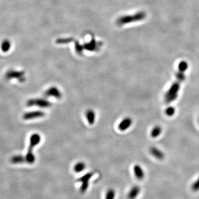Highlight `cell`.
Listing matches in <instances>:
<instances>
[{"mask_svg":"<svg viewBox=\"0 0 199 199\" xmlns=\"http://www.w3.org/2000/svg\"><path fill=\"white\" fill-rule=\"evenodd\" d=\"M94 174L92 172H89L86 174H84L82 177H80L77 180L78 182L81 183V186L80 188V193H85L88 190L89 186V181Z\"/></svg>","mask_w":199,"mask_h":199,"instance_id":"obj_5","label":"cell"},{"mask_svg":"<svg viewBox=\"0 0 199 199\" xmlns=\"http://www.w3.org/2000/svg\"><path fill=\"white\" fill-rule=\"evenodd\" d=\"M132 119L130 117H125L118 125V129L120 131H125L128 130L132 124Z\"/></svg>","mask_w":199,"mask_h":199,"instance_id":"obj_9","label":"cell"},{"mask_svg":"<svg viewBox=\"0 0 199 199\" xmlns=\"http://www.w3.org/2000/svg\"><path fill=\"white\" fill-rule=\"evenodd\" d=\"M6 78L7 80L17 79L20 83H24L25 81V72L23 71L9 70L6 74Z\"/></svg>","mask_w":199,"mask_h":199,"instance_id":"obj_6","label":"cell"},{"mask_svg":"<svg viewBox=\"0 0 199 199\" xmlns=\"http://www.w3.org/2000/svg\"><path fill=\"white\" fill-rule=\"evenodd\" d=\"M134 173L135 178L138 180L143 179L144 178V172L142 168L138 164H136L133 167Z\"/></svg>","mask_w":199,"mask_h":199,"instance_id":"obj_12","label":"cell"},{"mask_svg":"<svg viewBox=\"0 0 199 199\" xmlns=\"http://www.w3.org/2000/svg\"><path fill=\"white\" fill-rule=\"evenodd\" d=\"M191 189L195 192L199 190V177L198 178V179L193 182V184L192 185Z\"/></svg>","mask_w":199,"mask_h":199,"instance_id":"obj_22","label":"cell"},{"mask_svg":"<svg viewBox=\"0 0 199 199\" xmlns=\"http://www.w3.org/2000/svg\"><path fill=\"white\" fill-rule=\"evenodd\" d=\"M139 193H140V188L137 185H135L131 189L129 193H128L127 199H135L138 196Z\"/></svg>","mask_w":199,"mask_h":199,"instance_id":"obj_11","label":"cell"},{"mask_svg":"<svg viewBox=\"0 0 199 199\" xmlns=\"http://www.w3.org/2000/svg\"><path fill=\"white\" fill-rule=\"evenodd\" d=\"M180 88L179 81H177L173 83L168 90L166 92L164 95V101L167 104L171 103L177 99L178 93Z\"/></svg>","mask_w":199,"mask_h":199,"instance_id":"obj_3","label":"cell"},{"mask_svg":"<svg viewBox=\"0 0 199 199\" xmlns=\"http://www.w3.org/2000/svg\"><path fill=\"white\" fill-rule=\"evenodd\" d=\"M149 152L155 158H157L158 160H163L165 157L164 153L160 149L155 146H152L149 149Z\"/></svg>","mask_w":199,"mask_h":199,"instance_id":"obj_10","label":"cell"},{"mask_svg":"<svg viewBox=\"0 0 199 199\" xmlns=\"http://www.w3.org/2000/svg\"><path fill=\"white\" fill-rule=\"evenodd\" d=\"M85 168V163H84L83 162H79L75 164L74 167H73V170L75 173H80V172L83 171V170H84Z\"/></svg>","mask_w":199,"mask_h":199,"instance_id":"obj_16","label":"cell"},{"mask_svg":"<svg viewBox=\"0 0 199 199\" xmlns=\"http://www.w3.org/2000/svg\"><path fill=\"white\" fill-rule=\"evenodd\" d=\"M86 118L87 121L90 125H93L95 123V119H96V115L92 110H88L86 112Z\"/></svg>","mask_w":199,"mask_h":199,"instance_id":"obj_13","label":"cell"},{"mask_svg":"<svg viewBox=\"0 0 199 199\" xmlns=\"http://www.w3.org/2000/svg\"><path fill=\"white\" fill-rule=\"evenodd\" d=\"M146 14L143 11H139L132 15H125L119 17L116 21L117 25L119 26L127 25L132 22L143 21L146 18Z\"/></svg>","mask_w":199,"mask_h":199,"instance_id":"obj_2","label":"cell"},{"mask_svg":"<svg viewBox=\"0 0 199 199\" xmlns=\"http://www.w3.org/2000/svg\"><path fill=\"white\" fill-rule=\"evenodd\" d=\"M165 113L166 115V116L169 117L174 116V114L175 113V109L173 106H169L166 108Z\"/></svg>","mask_w":199,"mask_h":199,"instance_id":"obj_21","label":"cell"},{"mask_svg":"<svg viewBox=\"0 0 199 199\" xmlns=\"http://www.w3.org/2000/svg\"><path fill=\"white\" fill-rule=\"evenodd\" d=\"M162 132V128L160 127V126H155L153 128L151 132H150V135L152 138H157L158 136L161 135Z\"/></svg>","mask_w":199,"mask_h":199,"instance_id":"obj_15","label":"cell"},{"mask_svg":"<svg viewBox=\"0 0 199 199\" xmlns=\"http://www.w3.org/2000/svg\"><path fill=\"white\" fill-rule=\"evenodd\" d=\"M41 140V135L38 133H34L30 135L29 138V144L28 148L27 153L25 157L26 159V163L29 164H32L36 161V157L33 154V149L38 144Z\"/></svg>","mask_w":199,"mask_h":199,"instance_id":"obj_1","label":"cell"},{"mask_svg":"<svg viewBox=\"0 0 199 199\" xmlns=\"http://www.w3.org/2000/svg\"><path fill=\"white\" fill-rule=\"evenodd\" d=\"M198 122H199V119H198Z\"/></svg>","mask_w":199,"mask_h":199,"instance_id":"obj_23","label":"cell"},{"mask_svg":"<svg viewBox=\"0 0 199 199\" xmlns=\"http://www.w3.org/2000/svg\"><path fill=\"white\" fill-rule=\"evenodd\" d=\"M45 113L41 111H34L24 113L23 115V119L25 120H30L33 119L41 118L45 116Z\"/></svg>","mask_w":199,"mask_h":199,"instance_id":"obj_7","label":"cell"},{"mask_svg":"<svg viewBox=\"0 0 199 199\" xmlns=\"http://www.w3.org/2000/svg\"><path fill=\"white\" fill-rule=\"evenodd\" d=\"M26 105L28 107L37 106L41 108H48L52 106V103L47 99L42 98H36L28 99Z\"/></svg>","mask_w":199,"mask_h":199,"instance_id":"obj_4","label":"cell"},{"mask_svg":"<svg viewBox=\"0 0 199 199\" xmlns=\"http://www.w3.org/2000/svg\"><path fill=\"white\" fill-rule=\"evenodd\" d=\"M11 162L14 164H21V163L26 162V159L25 157H23L21 155H17L11 158Z\"/></svg>","mask_w":199,"mask_h":199,"instance_id":"obj_14","label":"cell"},{"mask_svg":"<svg viewBox=\"0 0 199 199\" xmlns=\"http://www.w3.org/2000/svg\"><path fill=\"white\" fill-rule=\"evenodd\" d=\"M116 197V191L113 189H109L105 194V199H115Z\"/></svg>","mask_w":199,"mask_h":199,"instance_id":"obj_17","label":"cell"},{"mask_svg":"<svg viewBox=\"0 0 199 199\" xmlns=\"http://www.w3.org/2000/svg\"><path fill=\"white\" fill-rule=\"evenodd\" d=\"M44 95L46 97H54L57 99H60L62 97L60 91L55 86H52L47 89L44 92Z\"/></svg>","mask_w":199,"mask_h":199,"instance_id":"obj_8","label":"cell"},{"mask_svg":"<svg viewBox=\"0 0 199 199\" xmlns=\"http://www.w3.org/2000/svg\"><path fill=\"white\" fill-rule=\"evenodd\" d=\"M175 77L177 78V81H178L179 82H182V81H185V79H186V76L184 74V72H180V71L177 72V73L175 74Z\"/></svg>","mask_w":199,"mask_h":199,"instance_id":"obj_20","label":"cell"},{"mask_svg":"<svg viewBox=\"0 0 199 199\" xmlns=\"http://www.w3.org/2000/svg\"><path fill=\"white\" fill-rule=\"evenodd\" d=\"M188 66L189 65H188V63L186 61H181L178 65L179 71L184 72L188 69Z\"/></svg>","mask_w":199,"mask_h":199,"instance_id":"obj_19","label":"cell"},{"mask_svg":"<svg viewBox=\"0 0 199 199\" xmlns=\"http://www.w3.org/2000/svg\"><path fill=\"white\" fill-rule=\"evenodd\" d=\"M11 46V42L10 41H8L7 39H6L5 41H3L2 43V45H1L3 52H8L10 49Z\"/></svg>","mask_w":199,"mask_h":199,"instance_id":"obj_18","label":"cell"}]
</instances>
